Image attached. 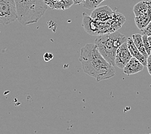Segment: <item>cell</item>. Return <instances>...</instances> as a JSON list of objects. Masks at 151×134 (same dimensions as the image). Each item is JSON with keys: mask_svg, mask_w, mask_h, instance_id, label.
<instances>
[{"mask_svg": "<svg viewBox=\"0 0 151 134\" xmlns=\"http://www.w3.org/2000/svg\"><path fill=\"white\" fill-rule=\"evenodd\" d=\"M148 134H151V133H148Z\"/></svg>", "mask_w": 151, "mask_h": 134, "instance_id": "obj_21", "label": "cell"}, {"mask_svg": "<svg viewBox=\"0 0 151 134\" xmlns=\"http://www.w3.org/2000/svg\"><path fill=\"white\" fill-rule=\"evenodd\" d=\"M104 1L105 0H86L82 5L85 9L92 10L98 7L99 5Z\"/></svg>", "mask_w": 151, "mask_h": 134, "instance_id": "obj_13", "label": "cell"}, {"mask_svg": "<svg viewBox=\"0 0 151 134\" xmlns=\"http://www.w3.org/2000/svg\"><path fill=\"white\" fill-rule=\"evenodd\" d=\"M143 35H146L147 36H151V21L148 24L145 29L142 30Z\"/></svg>", "mask_w": 151, "mask_h": 134, "instance_id": "obj_15", "label": "cell"}, {"mask_svg": "<svg viewBox=\"0 0 151 134\" xmlns=\"http://www.w3.org/2000/svg\"><path fill=\"white\" fill-rule=\"evenodd\" d=\"M114 12V10L107 5L98 6L96 9H94L91 13V16L92 19L98 21L105 22L111 18Z\"/></svg>", "mask_w": 151, "mask_h": 134, "instance_id": "obj_7", "label": "cell"}, {"mask_svg": "<svg viewBox=\"0 0 151 134\" xmlns=\"http://www.w3.org/2000/svg\"><path fill=\"white\" fill-rule=\"evenodd\" d=\"M49 7L54 10H65L70 8L74 3L73 0H60V1H53L50 0H45Z\"/></svg>", "mask_w": 151, "mask_h": 134, "instance_id": "obj_11", "label": "cell"}, {"mask_svg": "<svg viewBox=\"0 0 151 134\" xmlns=\"http://www.w3.org/2000/svg\"><path fill=\"white\" fill-rule=\"evenodd\" d=\"M82 27L88 34L92 36H98V21L92 19L91 16L86 13L83 14Z\"/></svg>", "mask_w": 151, "mask_h": 134, "instance_id": "obj_8", "label": "cell"}, {"mask_svg": "<svg viewBox=\"0 0 151 134\" xmlns=\"http://www.w3.org/2000/svg\"><path fill=\"white\" fill-rule=\"evenodd\" d=\"M17 19L14 0H0V24L9 25Z\"/></svg>", "mask_w": 151, "mask_h": 134, "instance_id": "obj_5", "label": "cell"}, {"mask_svg": "<svg viewBox=\"0 0 151 134\" xmlns=\"http://www.w3.org/2000/svg\"><path fill=\"white\" fill-rule=\"evenodd\" d=\"M142 38H143V43H144V47H145L147 53L148 54V55L149 56V55L151 54V47L148 40V36L146 35H143Z\"/></svg>", "mask_w": 151, "mask_h": 134, "instance_id": "obj_14", "label": "cell"}, {"mask_svg": "<svg viewBox=\"0 0 151 134\" xmlns=\"http://www.w3.org/2000/svg\"><path fill=\"white\" fill-rule=\"evenodd\" d=\"M17 20L23 25L38 22L49 6L45 0H14Z\"/></svg>", "mask_w": 151, "mask_h": 134, "instance_id": "obj_2", "label": "cell"}, {"mask_svg": "<svg viewBox=\"0 0 151 134\" xmlns=\"http://www.w3.org/2000/svg\"><path fill=\"white\" fill-rule=\"evenodd\" d=\"M73 1L75 5H80V4H83L86 0H73Z\"/></svg>", "mask_w": 151, "mask_h": 134, "instance_id": "obj_18", "label": "cell"}, {"mask_svg": "<svg viewBox=\"0 0 151 134\" xmlns=\"http://www.w3.org/2000/svg\"><path fill=\"white\" fill-rule=\"evenodd\" d=\"M132 57V56L129 50L127 43L126 41L118 48L116 52L115 65L119 68L123 69Z\"/></svg>", "mask_w": 151, "mask_h": 134, "instance_id": "obj_6", "label": "cell"}, {"mask_svg": "<svg viewBox=\"0 0 151 134\" xmlns=\"http://www.w3.org/2000/svg\"><path fill=\"white\" fill-rule=\"evenodd\" d=\"M131 37L133 39L134 43L135 44L136 47L138 48V49L139 50L140 52L142 53L143 56H145V57H146L147 59L149 57V55L147 53L145 47H144L142 36L139 34H133Z\"/></svg>", "mask_w": 151, "mask_h": 134, "instance_id": "obj_12", "label": "cell"}, {"mask_svg": "<svg viewBox=\"0 0 151 134\" xmlns=\"http://www.w3.org/2000/svg\"><path fill=\"white\" fill-rule=\"evenodd\" d=\"M50 1H60V0H50Z\"/></svg>", "mask_w": 151, "mask_h": 134, "instance_id": "obj_20", "label": "cell"}, {"mask_svg": "<svg viewBox=\"0 0 151 134\" xmlns=\"http://www.w3.org/2000/svg\"><path fill=\"white\" fill-rule=\"evenodd\" d=\"M148 40H149V42L150 43V45L151 47V36H148Z\"/></svg>", "mask_w": 151, "mask_h": 134, "instance_id": "obj_19", "label": "cell"}, {"mask_svg": "<svg viewBox=\"0 0 151 134\" xmlns=\"http://www.w3.org/2000/svg\"><path fill=\"white\" fill-rule=\"evenodd\" d=\"M127 46L129 48V50L130 51V54H131L132 56L134 57H136V59H138L141 63H142L144 67L147 66V59L145 56L140 52L139 50L138 49L135 45L134 43L133 39L132 37H129L127 38Z\"/></svg>", "mask_w": 151, "mask_h": 134, "instance_id": "obj_10", "label": "cell"}, {"mask_svg": "<svg viewBox=\"0 0 151 134\" xmlns=\"http://www.w3.org/2000/svg\"><path fill=\"white\" fill-rule=\"evenodd\" d=\"M134 21L138 28L142 30L151 21V1L144 0L134 6Z\"/></svg>", "mask_w": 151, "mask_h": 134, "instance_id": "obj_4", "label": "cell"}, {"mask_svg": "<svg viewBox=\"0 0 151 134\" xmlns=\"http://www.w3.org/2000/svg\"><path fill=\"white\" fill-rule=\"evenodd\" d=\"M79 61L85 74L98 82L114 77V67L103 57L95 44L88 43L81 49Z\"/></svg>", "mask_w": 151, "mask_h": 134, "instance_id": "obj_1", "label": "cell"}, {"mask_svg": "<svg viewBox=\"0 0 151 134\" xmlns=\"http://www.w3.org/2000/svg\"><path fill=\"white\" fill-rule=\"evenodd\" d=\"M127 38L118 31L98 36L94 41L99 52L110 64L115 67L116 54L118 48L126 42Z\"/></svg>", "mask_w": 151, "mask_h": 134, "instance_id": "obj_3", "label": "cell"}, {"mask_svg": "<svg viewBox=\"0 0 151 134\" xmlns=\"http://www.w3.org/2000/svg\"><path fill=\"white\" fill-rule=\"evenodd\" d=\"M143 68L144 65L138 59L132 57L123 70V73L129 75L138 73L143 70Z\"/></svg>", "mask_w": 151, "mask_h": 134, "instance_id": "obj_9", "label": "cell"}, {"mask_svg": "<svg viewBox=\"0 0 151 134\" xmlns=\"http://www.w3.org/2000/svg\"><path fill=\"white\" fill-rule=\"evenodd\" d=\"M43 58H44V60L45 61H50L51 59H52L53 55H52V54H51V53L46 52L45 54H44Z\"/></svg>", "mask_w": 151, "mask_h": 134, "instance_id": "obj_16", "label": "cell"}, {"mask_svg": "<svg viewBox=\"0 0 151 134\" xmlns=\"http://www.w3.org/2000/svg\"><path fill=\"white\" fill-rule=\"evenodd\" d=\"M147 70L149 74L151 75V54L149 55L148 58H147Z\"/></svg>", "mask_w": 151, "mask_h": 134, "instance_id": "obj_17", "label": "cell"}]
</instances>
